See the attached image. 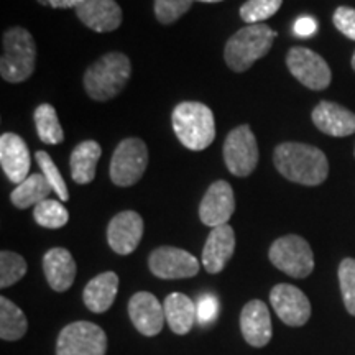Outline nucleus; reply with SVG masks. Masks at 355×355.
Listing matches in <instances>:
<instances>
[{"label":"nucleus","mask_w":355,"mask_h":355,"mask_svg":"<svg viewBox=\"0 0 355 355\" xmlns=\"http://www.w3.org/2000/svg\"><path fill=\"white\" fill-rule=\"evenodd\" d=\"M235 211L234 189L227 181H216L209 186L204 194L201 206H199V217L204 225L219 227L225 225Z\"/></svg>","instance_id":"ddd939ff"},{"label":"nucleus","mask_w":355,"mask_h":355,"mask_svg":"<svg viewBox=\"0 0 355 355\" xmlns=\"http://www.w3.org/2000/svg\"><path fill=\"white\" fill-rule=\"evenodd\" d=\"M235 250V234L229 224L211 230L202 248V265L206 272L220 273L232 259Z\"/></svg>","instance_id":"6ab92c4d"},{"label":"nucleus","mask_w":355,"mask_h":355,"mask_svg":"<svg viewBox=\"0 0 355 355\" xmlns=\"http://www.w3.org/2000/svg\"><path fill=\"white\" fill-rule=\"evenodd\" d=\"M354 155H355V150H354Z\"/></svg>","instance_id":"ea45409f"},{"label":"nucleus","mask_w":355,"mask_h":355,"mask_svg":"<svg viewBox=\"0 0 355 355\" xmlns=\"http://www.w3.org/2000/svg\"><path fill=\"white\" fill-rule=\"evenodd\" d=\"M224 162L234 176L245 178L252 175L259 163V144L248 125L235 127L224 141Z\"/></svg>","instance_id":"1a4fd4ad"},{"label":"nucleus","mask_w":355,"mask_h":355,"mask_svg":"<svg viewBox=\"0 0 355 355\" xmlns=\"http://www.w3.org/2000/svg\"><path fill=\"white\" fill-rule=\"evenodd\" d=\"M0 165L12 183L20 184L28 178L30 158L28 145L17 133H3L0 137Z\"/></svg>","instance_id":"dca6fc26"},{"label":"nucleus","mask_w":355,"mask_h":355,"mask_svg":"<svg viewBox=\"0 0 355 355\" xmlns=\"http://www.w3.org/2000/svg\"><path fill=\"white\" fill-rule=\"evenodd\" d=\"M119 291V277L114 272L97 275L84 288V304L92 313H105L114 304Z\"/></svg>","instance_id":"4be33fe9"},{"label":"nucleus","mask_w":355,"mask_h":355,"mask_svg":"<svg viewBox=\"0 0 355 355\" xmlns=\"http://www.w3.org/2000/svg\"><path fill=\"white\" fill-rule=\"evenodd\" d=\"M28 321H26L24 311L13 304L10 300L0 298V337L2 340H19L26 334Z\"/></svg>","instance_id":"a878e982"},{"label":"nucleus","mask_w":355,"mask_h":355,"mask_svg":"<svg viewBox=\"0 0 355 355\" xmlns=\"http://www.w3.org/2000/svg\"><path fill=\"white\" fill-rule=\"evenodd\" d=\"M33 219L38 225L46 229H61L68 224L69 212L60 201L55 199H46L40 202L33 209Z\"/></svg>","instance_id":"cd10ccee"},{"label":"nucleus","mask_w":355,"mask_h":355,"mask_svg":"<svg viewBox=\"0 0 355 355\" xmlns=\"http://www.w3.org/2000/svg\"><path fill=\"white\" fill-rule=\"evenodd\" d=\"M148 166V148L140 139H125L117 145L110 159L109 175L114 184L128 188L139 183Z\"/></svg>","instance_id":"423d86ee"},{"label":"nucleus","mask_w":355,"mask_h":355,"mask_svg":"<svg viewBox=\"0 0 355 355\" xmlns=\"http://www.w3.org/2000/svg\"><path fill=\"white\" fill-rule=\"evenodd\" d=\"M163 308H165V318L171 331L178 336L188 334L196 321V306L191 298L183 293H171L166 296Z\"/></svg>","instance_id":"b1692460"},{"label":"nucleus","mask_w":355,"mask_h":355,"mask_svg":"<svg viewBox=\"0 0 355 355\" xmlns=\"http://www.w3.org/2000/svg\"><path fill=\"white\" fill-rule=\"evenodd\" d=\"M173 130L188 150L201 152L216 139V121L212 110L201 102H181L171 115Z\"/></svg>","instance_id":"7ed1b4c3"},{"label":"nucleus","mask_w":355,"mask_h":355,"mask_svg":"<svg viewBox=\"0 0 355 355\" xmlns=\"http://www.w3.org/2000/svg\"><path fill=\"white\" fill-rule=\"evenodd\" d=\"M241 331L252 347H265L272 339V318L268 306L260 300H252L241 313Z\"/></svg>","instance_id":"a211bd4d"},{"label":"nucleus","mask_w":355,"mask_h":355,"mask_svg":"<svg viewBox=\"0 0 355 355\" xmlns=\"http://www.w3.org/2000/svg\"><path fill=\"white\" fill-rule=\"evenodd\" d=\"M219 314V301L214 295H204L196 306V319L201 326H209Z\"/></svg>","instance_id":"72a5a7b5"},{"label":"nucleus","mask_w":355,"mask_h":355,"mask_svg":"<svg viewBox=\"0 0 355 355\" xmlns=\"http://www.w3.org/2000/svg\"><path fill=\"white\" fill-rule=\"evenodd\" d=\"M107 336L94 322L68 324L56 340V355H105Z\"/></svg>","instance_id":"6e6552de"},{"label":"nucleus","mask_w":355,"mask_h":355,"mask_svg":"<svg viewBox=\"0 0 355 355\" xmlns=\"http://www.w3.org/2000/svg\"><path fill=\"white\" fill-rule=\"evenodd\" d=\"M270 303L283 322L291 327L304 326L311 318V303L300 288L279 283L270 291Z\"/></svg>","instance_id":"f8f14e48"},{"label":"nucleus","mask_w":355,"mask_h":355,"mask_svg":"<svg viewBox=\"0 0 355 355\" xmlns=\"http://www.w3.org/2000/svg\"><path fill=\"white\" fill-rule=\"evenodd\" d=\"M102 155L101 145L94 140H84L71 152L69 165L74 183L89 184L96 178V168Z\"/></svg>","instance_id":"5701e85b"},{"label":"nucleus","mask_w":355,"mask_h":355,"mask_svg":"<svg viewBox=\"0 0 355 355\" xmlns=\"http://www.w3.org/2000/svg\"><path fill=\"white\" fill-rule=\"evenodd\" d=\"M35 125L40 140L48 145L63 144L64 132L58 121L56 109L50 104H42L35 109Z\"/></svg>","instance_id":"bb28decb"},{"label":"nucleus","mask_w":355,"mask_h":355,"mask_svg":"<svg viewBox=\"0 0 355 355\" xmlns=\"http://www.w3.org/2000/svg\"><path fill=\"white\" fill-rule=\"evenodd\" d=\"M283 0H247L241 7V19L248 25L261 24L279 10Z\"/></svg>","instance_id":"c756f323"},{"label":"nucleus","mask_w":355,"mask_h":355,"mask_svg":"<svg viewBox=\"0 0 355 355\" xmlns=\"http://www.w3.org/2000/svg\"><path fill=\"white\" fill-rule=\"evenodd\" d=\"M270 261L293 278H306L314 270V255L309 243L300 235H285L273 242Z\"/></svg>","instance_id":"0eeeda50"},{"label":"nucleus","mask_w":355,"mask_h":355,"mask_svg":"<svg viewBox=\"0 0 355 355\" xmlns=\"http://www.w3.org/2000/svg\"><path fill=\"white\" fill-rule=\"evenodd\" d=\"M193 7V0H155V17L159 24L170 25Z\"/></svg>","instance_id":"473e14b6"},{"label":"nucleus","mask_w":355,"mask_h":355,"mask_svg":"<svg viewBox=\"0 0 355 355\" xmlns=\"http://www.w3.org/2000/svg\"><path fill=\"white\" fill-rule=\"evenodd\" d=\"M311 117L314 125L326 135L349 137L355 133V114L336 102H319Z\"/></svg>","instance_id":"aec40b11"},{"label":"nucleus","mask_w":355,"mask_h":355,"mask_svg":"<svg viewBox=\"0 0 355 355\" xmlns=\"http://www.w3.org/2000/svg\"><path fill=\"white\" fill-rule=\"evenodd\" d=\"M43 272L48 285L58 293H63L73 286L76 278V261L69 250L55 247L43 257Z\"/></svg>","instance_id":"412c9836"},{"label":"nucleus","mask_w":355,"mask_h":355,"mask_svg":"<svg viewBox=\"0 0 355 355\" xmlns=\"http://www.w3.org/2000/svg\"><path fill=\"white\" fill-rule=\"evenodd\" d=\"M336 28L345 37L355 42V8L352 7H339L332 17Z\"/></svg>","instance_id":"f704fd0d"},{"label":"nucleus","mask_w":355,"mask_h":355,"mask_svg":"<svg viewBox=\"0 0 355 355\" xmlns=\"http://www.w3.org/2000/svg\"><path fill=\"white\" fill-rule=\"evenodd\" d=\"M35 159H37L38 166L42 168V175L46 178L48 183L53 188V193H56L60 196L61 201H68L69 199V193H68V186H66L63 176H61L60 170L55 165L50 155L46 152H37L35 155Z\"/></svg>","instance_id":"7c9ffc66"},{"label":"nucleus","mask_w":355,"mask_h":355,"mask_svg":"<svg viewBox=\"0 0 355 355\" xmlns=\"http://www.w3.org/2000/svg\"><path fill=\"white\" fill-rule=\"evenodd\" d=\"M339 283L345 309L355 316V260L344 259L339 265Z\"/></svg>","instance_id":"2f4dec72"},{"label":"nucleus","mask_w":355,"mask_h":355,"mask_svg":"<svg viewBox=\"0 0 355 355\" xmlns=\"http://www.w3.org/2000/svg\"><path fill=\"white\" fill-rule=\"evenodd\" d=\"M74 10L78 19L97 33L114 32L122 24V8L115 0H84Z\"/></svg>","instance_id":"f3484780"},{"label":"nucleus","mask_w":355,"mask_h":355,"mask_svg":"<svg viewBox=\"0 0 355 355\" xmlns=\"http://www.w3.org/2000/svg\"><path fill=\"white\" fill-rule=\"evenodd\" d=\"M0 74L7 83H24L33 74L37 46L28 30L13 26L2 38Z\"/></svg>","instance_id":"39448f33"},{"label":"nucleus","mask_w":355,"mask_h":355,"mask_svg":"<svg viewBox=\"0 0 355 355\" xmlns=\"http://www.w3.org/2000/svg\"><path fill=\"white\" fill-rule=\"evenodd\" d=\"M38 2L51 8H76L84 0H38Z\"/></svg>","instance_id":"e433bc0d"},{"label":"nucleus","mask_w":355,"mask_h":355,"mask_svg":"<svg viewBox=\"0 0 355 355\" xmlns=\"http://www.w3.org/2000/svg\"><path fill=\"white\" fill-rule=\"evenodd\" d=\"M50 193H53V188L46 178L33 173L24 183L17 184V188L10 194V201L17 209H28V207L38 206L40 202L46 201Z\"/></svg>","instance_id":"393cba45"},{"label":"nucleus","mask_w":355,"mask_h":355,"mask_svg":"<svg viewBox=\"0 0 355 355\" xmlns=\"http://www.w3.org/2000/svg\"><path fill=\"white\" fill-rule=\"evenodd\" d=\"M273 163L283 178L293 183L318 186L329 175V163L318 146L286 141L273 152Z\"/></svg>","instance_id":"f257e3e1"},{"label":"nucleus","mask_w":355,"mask_h":355,"mask_svg":"<svg viewBox=\"0 0 355 355\" xmlns=\"http://www.w3.org/2000/svg\"><path fill=\"white\" fill-rule=\"evenodd\" d=\"M144 235V219L139 212L123 211L112 217L107 227V242L115 254L128 255L139 247Z\"/></svg>","instance_id":"2eb2a0df"},{"label":"nucleus","mask_w":355,"mask_h":355,"mask_svg":"<svg viewBox=\"0 0 355 355\" xmlns=\"http://www.w3.org/2000/svg\"><path fill=\"white\" fill-rule=\"evenodd\" d=\"M26 261L15 252L2 250L0 254V288H8L20 282L26 273Z\"/></svg>","instance_id":"c85d7f7f"},{"label":"nucleus","mask_w":355,"mask_h":355,"mask_svg":"<svg viewBox=\"0 0 355 355\" xmlns=\"http://www.w3.org/2000/svg\"><path fill=\"white\" fill-rule=\"evenodd\" d=\"M286 66L293 76L313 91H322L331 84L332 73L329 64L321 55L309 48H291L286 55Z\"/></svg>","instance_id":"9d476101"},{"label":"nucleus","mask_w":355,"mask_h":355,"mask_svg":"<svg viewBox=\"0 0 355 355\" xmlns=\"http://www.w3.org/2000/svg\"><path fill=\"white\" fill-rule=\"evenodd\" d=\"M318 32V24L316 20L311 19V17H301L296 20L295 24V33L301 38H309Z\"/></svg>","instance_id":"c9c22d12"},{"label":"nucleus","mask_w":355,"mask_h":355,"mask_svg":"<svg viewBox=\"0 0 355 355\" xmlns=\"http://www.w3.org/2000/svg\"><path fill=\"white\" fill-rule=\"evenodd\" d=\"M128 316L135 329L146 337L162 332L165 324V308L158 298L148 291H139L128 301Z\"/></svg>","instance_id":"4468645a"},{"label":"nucleus","mask_w":355,"mask_h":355,"mask_svg":"<svg viewBox=\"0 0 355 355\" xmlns=\"http://www.w3.org/2000/svg\"><path fill=\"white\" fill-rule=\"evenodd\" d=\"M198 2H206V3H216V2H222V0H198Z\"/></svg>","instance_id":"4c0bfd02"},{"label":"nucleus","mask_w":355,"mask_h":355,"mask_svg":"<svg viewBox=\"0 0 355 355\" xmlns=\"http://www.w3.org/2000/svg\"><path fill=\"white\" fill-rule=\"evenodd\" d=\"M130 74V60L123 53H107L86 69L84 89L92 101H110L123 91Z\"/></svg>","instance_id":"f03ea898"},{"label":"nucleus","mask_w":355,"mask_h":355,"mask_svg":"<svg viewBox=\"0 0 355 355\" xmlns=\"http://www.w3.org/2000/svg\"><path fill=\"white\" fill-rule=\"evenodd\" d=\"M352 68L355 71V51H354V56H352Z\"/></svg>","instance_id":"58836bf2"},{"label":"nucleus","mask_w":355,"mask_h":355,"mask_svg":"<svg viewBox=\"0 0 355 355\" xmlns=\"http://www.w3.org/2000/svg\"><path fill=\"white\" fill-rule=\"evenodd\" d=\"M148 266L155 277L162 279H181L196 277L201 265L196 257L183 248L159 247L150 255Z\"/></svg>","instance_id":"9b49d317"},{"label":"nucleus","mask_w":355,"mask_h":355,"mask_svg":"<svg viewBox=\"0 0 355 355\" xmlns=\"http://www.w3.org/2000/svg\"><path fill=\"white\" fill-rule=\"evenodd\" d=\"M277 37L278 33L265 24L243 26L225 43V63L235 73L250 69L257 60L272 50L273 40Z\"/></svg>","instance_id":"20e7f679"}]
</instances>
